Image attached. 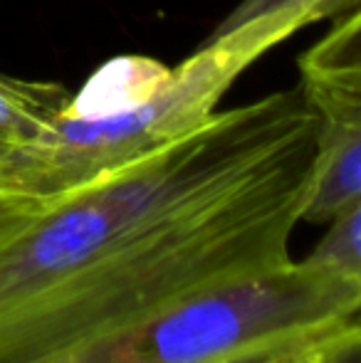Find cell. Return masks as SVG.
<instances>
[{"label": "cell", "mask_w": 361, "mask_h": 363, "mask_svg": "<svg viewBox=\"0 0 361 363\" xmlns=\"http://www.w3.org/2000/svg\"><path fill=\"white\" fill-rule=\"evenodd\" d=\"M314 131L297 86L272 91L57 198L0 245V363L50 359L289 262Z\"/></svg>", "instance_id": "obj_1"}, {"label": "cell", "mask_w": 361, "mask_h": 363, "mask_svg": "<svg viewBox=\"0 0 361 363\" xmlns=\"http://www.w3.org/2000/svg\"><path fill=\"white\" fill-rule=\"evenodd\" d=\"M322 23L319 0H297L208 38L154 89L109 114L65 106L38 141L0 153V188L62 198L206 124L233 82L302 28Z\"/></svg>", "instance_id": "obj_2"}, {"label": "cell", "mask_w": 361, "mask_h": 363, "mask_svg": "<svg viewBox=\"0 0 361 363\" xmlns=\"http://www.w3.org/2000/svg\"><path fill=\"white\" fill-rule=\"evenodd\" d=\"M361 321V279L289 259L211 284L35 363H223Z\"/></svg>", "instance_id": "obj_3"}, {"label": "cell", "mask_w": 361, "mask_h": 363, "mask_svg": "<svg viewBox=\"0 0 361 363\" xmlns=\"http://www.w3.org/2000/svg\"><path fill=\"white\" fill-rule=\"evenodd\" d=\"M297 69L317 129L302 220L327 223L361 201V10L334 18Z\"/></svg>", "instance_id": "obj_4"}, {"label": "cell", "mask_w": 361, "mask_h": 363, "mask_svg": "<svg viewBox=\"0 0 361 363\" xmlns=\"http://www.w3.org/2000/svg\"><path fill=\"white\" fill-rule=\"evenodd\" d=\"M72 94L52 82H28L0 72V146L38 141L65 111Z\"/></svg>", "instance_id": "obj_5"}, {"label": "cell", "mask_w": 361, "mask_h": 363, "mask_svg": "<svg viewBox=\"0 0 361 363\" xmlns=\"http://www.w3.org/2000/svg\"><path fill=\"white\" fill-rule=\"evenodd\" d=\"M302 262L324 272L361 279V201L327 220V233Z\"/></svg>", "instance_id": "obj_6"}, {"label": "cell", "mask_w": 361, "mask_h": 363, "mask_svg": "<svg viewBox=\"0 0 361 363\" xmlns=\"http://www.w3.org/2000/svg\"><path fill=\"white\" fill-rule=\"evenodd\" d=\"M289 3H297V0H240V3L218 23V28L213 30L208 38H216V35H223V33H228V30H235V28H240L243 23H248V20L260 18V15L282 8V5H289ZM319 10H322V20H334V18H339V15L361 10V0H319Z\"/></svg>", "instance_id": "obj_7"}, {"label": "cell", "mask_w": 361, "mask_h": 363, "mask_svg": "<svg viewBox=\"0 0 361 363\" xmlns=\"http://www.w3.org/2000/svg\"><path fill=\"white\" fill-rule=\"evenodd\" d=\"M357 324H361V321H357ZM357 324H347L337 331L314 336V339H299V341H289V344L270 346V349H257V351H250V354H243V356H238V359L223 361V363H312L339 334H344V331Z\"/></svg>", "instance_id": "obj_8"}, {"label": "cell", "mask_w": 361, "mask_h": 363, "mask_svg": "<svg viewBox=\"0 0 361 363\" xmlns=\"http://www.w3.org/2000/svg\"><path fill=\"white\" fill-rule=\"evenodd\" d=\"M57 198H38L30 193H18L0 188V245L15 233L28 228L35 218H40Z\"/></svg>", "instance_id": "obj_9"}, {"label": "cell", "mask_w": 361, "mask_h": 363, "mask_svg": "<svg viewBox=\"0 0 361 363\" xmlns=\"http://www.w3.org/2000/svg\"><path fill=\"white\" fill-rule=\"evenodd\" d=\"M312 363H361V324L339 334Z\"/></svg>", "instance_id": "obj_10"}, {"label": "cell", "mask_w": 361, "mask_h": 363, "mask_svg": "<svg viewBox=\"0 0 361 363\" xmlns=\"http://www.w3.org/2000/svg\"><path fill=\"white\" fill-rule=\"evenodd\" d=\"M5 151V146H0V153H3Z\"/></svg>", "instance_id": "obj_11"}]
</instances>
